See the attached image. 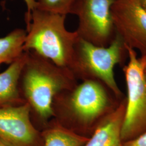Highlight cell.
Wrapping results in <instances>:
<instances>
[{"label": "cell", "mask_w": 146, "mask_h": 146, "mask_svg": "<svg viewBox=\"0 0 146 146\" xmlns=\"http://www.w3.org/2000/svg\"><path fill=\"white\" fill-rule=\"evenodd\" d=\"M123 146H146V131L131 140L124 142Z\"/></svg>", "instance_id": "cell-14"}, {"label": "cell", "mask_w": 146, "mask_h": 146, "mask_svg": "<svg viewBox=\"0 0 146 146\" xmlns=\"http://www.w3.org/2000/svg\"><path fill=\"white\" fill-rule=\"evenodd\" d=\"M135 1L146 11V0H135Z\"/></svg>", "instance_id": "cell-16"}, {"label": "cell", "mask_w": 146, "mask_h": 146, "mask_svg": "<svg viewBox=\"0 0 146 146\" xmlns=\"http://www.w3.org/2000/svg\"><path fill=\"white\" fill-rule=\"evenodd\" d=\"M27 56V52H25L0 73V107L17 106L26 102L21 96L19 83Z\"/></svg>", "instance_id": "cell-10"}, {"label": "cell", "mask_w": 146, "mask_h": 146, "mask_svg": "<svg viewBox=\"0 0 146 146\" xmlns=\"http://www.w3.org/2000/svg\"><path fill=\"white\" fill-rule=\"evenodd\" d=\"M140 61L141 63V64L142 65L143 67L145 69V70L146 69V55L141 56V58H139Z\"/></svg>", "instance_id": "cell-17"}, {"label": "cell", "mask_w": 146, "mask_h": 146, "mask_svg": "<svg viewBox=\"0 0 146 146\" xmlns=\"http://www.w3.org/2000/svg\"><path fill=\"white\" fill-rule=\"evenodd\" d=\"M27 52L21 76L23 92L31 109L46 121L54 115L55 96L73 88L74 74L69 68L60 67L35 52Z\"/></svg>", "instance_id": "cell-2"}, {"label": "cell", "mask_w": 146, "mask_h": 146, "mask_svg": "<svg viewBox=\"0 0 146 146\" xmlns=\"http://www.w3.org/2000/svg\"><path fill=\"white\" fill-rule=\"evenodd\" d=\"M26 3L27 11L25 14L29 15L31 11H33L36 7V1L35 0H23Z\"/></svg>", "instance_id": "cell-15"}, {"label": "cell", "mask_w": 146, "mask_h": 146, "mask_svg": "<svg viewBox=\"0 0 146 146\" xmlns=\"http://www.w3.org/2000/svg\"><path fill=\"white\" fill-rule=\"evenodd\" d=\"M43 146H82L89 137L57 123L48 127L42 134Z\"/></svg>", "instance_id": "cell-11"}, {"label": "cell", "mask_w": 146, "mask_h": 146, "mask_svg": "<svg viewBox=\"0 0 146 146\" xmlns=\"http://www.w3.org/2000/svg\"><path fill=\"white\" fill-rule=\"evenodd\" d=\"M0 146H7L5 145V144H4L2 141H0Z\"/></svg>", "instance_id": "cell-18"}, {"label": "cell", "mask_w": 146, "mask_h": 146, "mask_svg": "<svg viewBox=\"0 0 146 146\" xmlns=\"http://www.w3.org/2000/svg\"><path fill=\"white\" fill-rule=\"evenodd\" d=\"M66 15L35 8L25 14V52H35L61 68H69L78 35L65 26Z\"/></svg>", "instance_id": "cell-1"}, {"label": "cell", "mask_w": 146, "mask_h": 146, "mask_svg": "<svg viewBox=\"0 0 146 146\" xmlns=\"http://www.w3.org/2000/svg\"><path fill=\"white\" fill-rule=\"evenodd\" d=\"M27 102L0 107V141L7 146H43L42 134L33 125Z\"/></svg>", "instance_id": "cell-7"}, {"label": "cell", "mask_w": 146, "mask_h": 146, "mask_svg": "<svg viewBox=\"0 0 146 146\" xmlns=\"http://www.w3.org/2000/svg\"><path fill=\"white\" fill-rule=\"evenodd\" d=\"M125 108V98L100 122L82 146H123L121 131Z\"/></svg>", "instance_id": "cell-9"}, {"label": "cell", "mask_w": 146, "mask_h": 146, "mask_svg": "<svg viewBox=\"0 0 146 146\" xmlns=\"http://www.w3.org/2000/svg\"><path fill=\"white\" fill-rule=\"evenodd\" d=\"M145 76H146V69L145 70Z\"/></svg>", "instance_id": "cell-19"}, {"label": "cell", "mask_w": 146, "mask_h": 146, "mask_svg": "<svg viewBox=\"0 0 146 146\" xmlns=\"http://www.w3.org/2000/svg\"><path fill=\"white\" fill-rule=\"evenodd\" d=\"M79 1L36 0L35 8L67 16L68 14H72L74 6Z\"/></svg>", "instance_id": "cell-13"}, {"label": "cell", "mask_w": 146, "mask_h": 146, "mask_svg": "<svg viewBox=\"0 0 146 146\" xmlns=\"http://www.w3.org/2000/svg\"><path fill=\"white\" fill-rule=\"evenodd\" d=\"M125 55L127 52L125 43L116 34L106 47L94 45L78 37L69 69L74 74H78L86 79L99 81L120 100L122 93L115 79L114 68Z\"/></svg>", "instance_id": "cell-3"}, {"label": "cell", "mask_w": 146, "mask_h": 146, "mask_svg": "<svg viewBox=\"0 0 146 146\" xmlns=\"http://www.w3.org/2000/svg\"><path fill=\"white\" fill-rule=\"evenodd\" d=\"M35 1H36V0H35Z\"/></svg>", "instance_id": "cell-20"}, {"label": "cell", "mask_w": 146, "mask_h": 146, "mask_svg": "<svg viewBox=\"0 0 146 146\" xmlns=\"http://www.w3.org/2000/svg\"><path fill=\"white\" fill-rule=\"evenodd\" d=\"M26 34V30L16 28L0 38V66L10 64L23 54Z\"/></svg>", "instance_id": "cell-12"}, {"label": "cell", "mask_w": 146, "mask_h": 146, "mask_svg": "<svg viewBox=\"0 0 146 146\" xmlns=\"http://www.w3.org/2000/svg\"><path fill=\"white\" fill-rule=\"evenodd\" d=\"M125 45L128 56V62L123 68L127 93L121 131L123 142L131 140L146 131L145 69L137 57L135 50Z\"/></svg>", "instance_id": "cell-5"}, {"label": "cell", "mask_w": 146, "mask_h": 146, "mask_svg": "<svg viewBox=\"0 0 146 146\" xmlns=\"http://www.w3.org/2000/svg\"><path fill=\"white\" fill-rule=\"evenodd\" d=\"M105 87L97 80L87 78L72 89L67 108L70 119L79 129L94 131L119 104L120 100L113 101Z\"/></svg>", "instance_id": "cell-4"}, {"label": "cell", "mask_w": 146, "mask_h": 146, "mask_svg": "<svg viewBox=\"0 0 146 146\" xmlns=\"http://www.w3.org/2000/svg\"><path fill=\"white\" fill-rule=\"evenodd\" d=\"M115 0H80L72 14L78 17V37L94 45L108 46L116 33L111 7Z\"/></svg>", "instance_id": "cell-6"}, {"label": "cell", "mask_w": 146, "mask_h": 146, "mask_svg": "<svg viewBox=\"0 0 146 146\" xmlns=\"http://www.w3.org/2000/svg\"><path fill=\"white\" fill-rule=\"evenodd\" d=\"M111 11L116 34L141 56L146 55V11L135 0H115Z\"/></svg>", "instance_id": "cell-8"}]
</instances>
